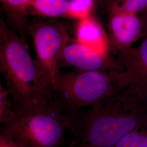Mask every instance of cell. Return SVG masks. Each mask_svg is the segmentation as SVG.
<instances>
[{
    "mask_svg": "<svg viewBox=\"0 0 147 147\" xmlns=\"http://www.w3.org/2000/svg\"><path fill=\"white\" fill-rule=\"evenodd\" d=\"M63 119L77 143L113 147L130 132L147 128V99L126 88L87 110L64 113Z\"/></svg>",
    "mask_w": 147,
    "mask_h": 147,
    "instance_id": "6da1fadb",
    "label": "cell"
},
{
    "mask_svg": "<svg viewBox=\"0 0 147 147\" xmlns=\"http://www.w3.org/2000/svg\"><path fill=\"white\" fill-rule=\"evenodd\" d=\"M0 72L18 115L55 99L53 91L40 77L25 40L10 29L2 18L0 21Z\"/></svg>",
    "mask_w": 147,
    "mask_h": 147,
    "instance_id": "7a4b0ae2",
    "label": "cell"
},
{
    "mask_svg": "<svg viewBox=\"0 0 147 147\" xmlns=\"http://www.w3.org/2000/svg\"><path fill=\"white\" fill-rule=\"evenodd\" d=\"M126 88L123 71H60L54 96L65 113L90 107Z\"/></svg>",
    "mask_w": 147,
    "mask_h": 147,
    "instance_id": "3957f363",
    "label": "cell"
},
{
    "mask_svg": "<svg viewBox=\"0 0 147 147\" xmlns=\"http://www.w3.org/2000/svg\"><path fill=\"white\" fill-rule=\"evenodd\" d=\"M63 114L57 100H49L19 114L1 132L26 147H61L66 142Z\"/></svg>",
    "mask_w": 147,
    "mask_h": 147,
    "instance_id": "277c9868",
    "label": "cell"
},
{
    "mask_svg": "<svg viewBox=\"0 0 147 147\" xmlns=\"http://www.w3.org/2000/svg\"><path fill=\"white\" fill-rule=\"evenodd\" d=\"M28 32L32 39L38 74L54 93L60 72L59 59L72 39L65 28L56 21L34 20L29 24Z\"/></svg>",
    "mask_w": 147,
    "mask_h": 147,
    "instance_id": "5b68a950",
    "label": "cell"
},
{
    "mask_svg": "<svg viewBox=\"0 0 147 147\" xmlns=\"http://www.w3.org/2000/svg\"><path fill=\"white\" fill-rule=\"evenodd\" d=\"M58 65L59 68L68 67L81 71H123L117 59L110 54L98 53L73 39L64 49Z\"/></svg>",
    "mask_w": 147,
    "mask_h": 147,
    "instance_id": "8992f818",
    "label": "cell"
},
{
    "mask_svg": "<svg viewBox=\"0 0 147 147\" xmlns=\"http://www.w3.org/2000/svg\"><path fill=\"white\" fill-rule=\"evenodd\" d=\"M107 28L110 51L117 53L132 47L143 38L142 21L139 16L124 11L107 9Z\"/></svg>",
    "mask_w": 147,
    "mask_h": 147,
    "instance_id": "52a82bcc",
    "label": "cell"
},
{
    "mask_svg": "<svg viewBox=\"0 0 147 147\" xmlns=\"http://www.w3.org/2000/svg\"><path fill=\"white\" fill-rule=\"evenodd\" d=\"M116 55L123 69L127 88L147 99V37L138 47H129Z\"/></svg>",
    "mask_w": 147,
    "mask_h": 147,
    "instance_id": "ba28073f",
    "label": "cell"
},
{
    "mask_svg": "<svg viewBox=\"0 0 147 147\" xmlns=\"http://www.w3.org/2000/svg\"><path fill=\"white\" fill-rule=\"evenodd\" d=\"M74 40L101 54L109 55L110 53L107 35L100 23L91 16L79 20Z\"/></svg>",
    "mask_w": 147,
    "mask_h": 147,
    "instance_id": "9c48e42d",
    "label": "cell"
},
{
    "mask_svg": "<svg viewBox=\"0 0 147 147\" xmlns=\"http://www.w3.org/2000/svg\"><path fill=\"white\" fill-rule=\"evenodd\" d=\"M28 16L69 18V0H32L26 9Z\"/></svg>",
    "mask_w": 147,
    "mask_h": 147,
    "instance_id": "30bf717a",
    "label": "cell"
},
{
    "mask_svg": "<svg viewBox=\"0 0 147 147\" xmlns=\"http://www.w3.org/2000/svg\"><path fill=\"white\" fill-rule=\"evenodd\" d=\"M32 0H1L9 24L24 39L28 32L29 22L26 9Z\"/></svg>",
    "mask_w": 147,
    "mask_h": 147,
    "instance_id": "8fae6325",
    "label": "cell"
},
{
    "mask_svg": "<svg viewBox=\"0 0 147 147\" xmlns=\"http://www.w3.org/2000/svg\"><path fill=\"white\" fill-rule=\"evenodd\" d=\"M18 115L16 106L5 86L0 82V123L5 126L15 120Z\"/></svg>",
    "mask_w": 147,
    "mask_h": 147,
    "instance_id": "7c38bea8",
    "label": "cell"
},
{
    "mask_svg": "<svg viewBox=\"0 0 147 147\" xmlns=\"http://www.w3.org/2000/svg\"><path fill=\"white\" fill-rule=\"evenodd\" d=\"M106 7L107 9L124 11L139 15L147 9V0H112Z\"/></svg>",
    "mask_w": 147,
    "mask_h": 147,
    "instance_id": "4fadbf2b",
    "label": "cell"
},
{
    "mask_svg": "<svg viewBox=\"0 0 147 147\" xmlns=\"http://www.w3.org/2000/svg\"><path fill=\"white\" fill-rule=\"evenodd\" d=\"M113 147H147V128L130 132Z\"/></svg>",
    "mask_w": 147,
    "mask_h": 147,
    "instance_id": "5bb4252c",
    "label": "cell"
},
{
    "mask_svg": "<svg viewBox=\"0 0 147 147\" xmlns=\"http://www.w3.org/2000/svg\"><path fill=\"white\" fill-rule=\"evenodd\" d=\"M69 18L80 20L91 16L94 0H69Z\"/></svg>",
    "mask_w": 147,
    "mask_h": 147,
    "instance_id": "9a60e30c",
    "label": "cell"
},
{
    "mask_svg": "<svg viewBox=\"0 0 147 147\" xmlns=\"http://www.w3.org/2000/svg\"><path fill=\"white\" fill-rule=\"evenodd\" d=\"M0 147H26L11 137L0 132Z\"/></svg>",
    "mask_w": 147,
    "mask_h": 147,
    "instance_id": "2e32d148",
    "label": "cell"
},
{
    "mask_svg": "<svg viewBox=\"0 0 147 147\" xmlns=\"http://www.w3.org/2000/svg\"><path fill=\"white\" fill-rule=\"evenodd\" d=\"M141 21L143 27V38L147 37V9L138 15Z\"/></svg>",
    "mask_w": 147,
    "mask_h": 147,
    "instance_id": "e0dca14e",
    "label": "cell"
},
{
    "mask_svg": "<svg viewBox=\"0 0 147 147\" xmlns=\"http://www.w3.org/2000/svg\"><path fill=\"white\" fill-rule=\"evenodd\" d=\"M112 0H94L95 3H97L100 5H107L109 2H110Z\"/></svg>",
    "mask_w": 147,
    "mask_h": 147,
    "instance_id": "ac0fdd59",
    "label": "cell"
},
{
    "mask_svg": "<svg viewBox=\"0 0 147 147\" xmlns=\"http://www.w3.org/2000/svg\"><path fill=\"white\" fill-rule=\"evenodd\" d=\"M78 147H98L89 145V144H80L78 143Z\"/></svg>",
    "mask_w": 147,
    "mask_h": 147,
    "instance_id": "d6986e66",
    "label": "cell"
},
{
    "mask_svg": "<svg viewBox=\"0 0 147 147\" xmlns=\"http://www.w3.org/2000/svg\"><path fill=\"white\" fill-rule=\"evenodd\" d=\"M69 147H78V143L76 142L75 140H74L72 143L69 145Z\"/></svg>",
    "mask_w": 147,
    "mask_h": 147,
    "instance_id": "ffe728a7",
    "label": "cell"
}]
</instances>
